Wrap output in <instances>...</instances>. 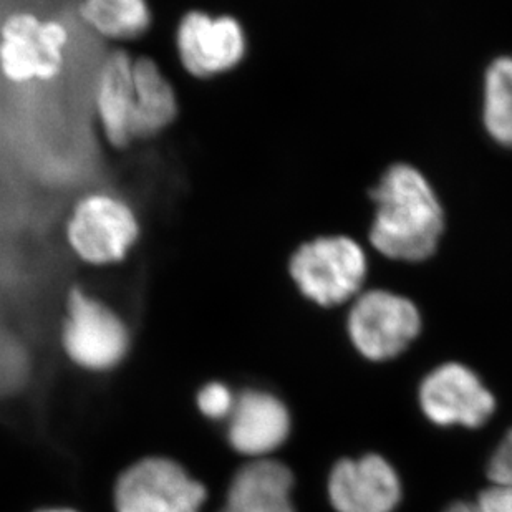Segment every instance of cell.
Segmentation results:
<instances>
[{"mask_svg": "<svg viewBox=\"0 0 512 512\" xmlns=\"http://www.w3.org/2000/svg\"><path fill=\"white\" fill-rule=\"evenodd\" d=\"M115 501L118 512H199L206 489L179 464L151 458L121 476Z\"/></svg>", "mask_w": 512, "mask_h": 512, "instance_id": "cell-7", "label": "cell"}, {"mask_svg": "<svg viewBox=\"0 0 512 512\" xmlns=\"http://www.w3.org/2000/svg\"><path fill=\"white\" fill-rule=\"evenodd\" d=\"M488 474L493 484L512 488V428L489 459Z\"/></svg>", "mask_w": 512, "mask_h": 512, "instance_id": "cell-19", "label": "cell"}, {"mask_svg": "<svg viewBox=\"0 0 512 512\" xmlns=\"http://www.w3.org/2000/svg\"><path fill=\"white\" fill-rule=\"evenodd\" d=\"M329 498L337 512H393L401 501L400 478L380 455L342 459L330 473Z\"/></svg>", "mask_w": 512, "mask_h": 512, "instance_id": "cell-10", "label": "cell"}, {"mask_svg": "<svg viewBox=\"0 0 512 512\" xmlns=\"http://www.w3.org/2000/svg\"><path fill=\"white\" fill-rule=\"evenodd\" d=\"M135 58L125 50H115L100 67L95 93L98 123L108 145L116 150L133 143V107H135Z\"/></svg>", "mask_w": 512, "mask_h": 512, "instance_id": "cell-12", "label": "cell"}, {"mask_svg": "<svg viewBox=\"0 0 512 512\" xmlns=\"http://www.w3.org/2000/svg\"><path fill=\"white\" fill-rule=\"evenodd\" d=\"M176 52L189 75L219 77L234 70L246 57V32L241 22L231 15L193 10L179 20Z\"/></svg>", "mask_w": 512, "mask_h": 512, "instance_id": "cell-8", "label": "cell"}, {"mask_svg": "<svg viewBox=\"0 0 512 512\" xmlns=\"http://www.w3.org/2000/svg\"><path fill=\"white\" fill-rule=\"evenodd\" d=\"M229 418V441L241 455L261 458L281 448L289 438V410L271 393L242 392Z\"/></svg>", "mask_w": 512, "mask_h": 512, "instance_id": "cell-11", "label": "cell"}, {"mask_svg": "<svg viewBox=\"0 0 512 512\" xmlns=\"http://www.w3.org/2000/svg\"><path fill=\"white\" fill-rule=\"evenodd\" d=\"M294 478L284 464L259 459L236 474L221 512H295Z\"/></svg>", "mask_w": 512, "mask_h": 512, "instance_id": "cell-13", "label": "cell"}, {"mask_svg": "<svg viewBox=\"0 0 512 512\" xmlns=\"http://www.w3.org/2000/svg\"><path fill=\"white\" fill-rule=\"evenodd\" d=\"M234 403L236 398L232 397L231 390L223 383H209L198 395L199 410L213 420L231 416Z\"/></svg>", "mask_w": 512, "mask_h": 512, "instance_id": "cell-18", "label": "cell"}, {"mask_svg": "<svg viewBox=\"0 0 512 512\" xmlns=\"http://www.w3.org/2000/svg\"><path fill=\"white\" fill-rule=\"evenodd\" d=\"M80 19L105 39H138L150 29L153 14L141 0H87L78 7Z\"/></svg>", "mask_w": 512, "mask_h": 512, "instance_id": "cell-15", "label": "cell"}, {"mask_svg": "<svg viewBox=\"0 0 512 512\" xmlns=\"http://www.w3.org/2000/svg\"><path fill=\"white\" fill-rule=\"evenodd\" d=\"M348 337L372 362L398 357L420 335L421 314L410 299L390 290L358 295L348 312Z\"/></svg>", "mask_w": 512, "mask_h": 512, "instance_id": "cell-5", "label": "cell"}, {"mask_svg": "<svg viewBox=\"0 0 512 512\" xmlns=\"http://www.w3.org/2000/svg\"><path fill=\"white\" fill-rule=\"evenodd\" d=\"M375 218L370 241L393 261L421 262L435 254L445 229V211L425 174L398 163L372 189Z\"/></svg>", "mask_w": 512, "mask_h": 512, "instance_id": "cell-1", "label": "cell"}, {"mask_svg": "<svg viewBox=\"0 0 512 512\" xmlns=\"http://www.w3.org/2000/svg\"><path fill=\"white\" fill-rule=\"evenodd\" d=\"M42 512H75V511H70V509H47V511H42Z\"/></svg>", "mask_w": 512, "mask_h": 512, "instance_id": "cell-20", "label": "cell"}, {"mask_svg": "<svg viewBox=\"0 0 512 512\" xmlns=\"http://www.w3.org/2000/svg\"><path fill=\"white\" fill-rule=\"evenodd\" d=\"M483 123L498 145L512 148V55L496 58L486 70Z\"/></svg>", "mask_w": 512, "mask_h": 512, "instance_id": "cell-16", "label": "cell"}, {"mask_svg": "<svg viewBox=\"0 0 512 512\" xmlns=\"http://www.w3.org/2000/svg\"><path fill=\"white\" fill-rule=\"evenodd\" d=\"M133 78V140H150L168 130L178 118V97L170 80L153 58H135Z\"/></svg>", "mask_w": 512, "mask_h": 512, "instance_id": "cell-14", "label": "cell"}, {"mask_svg": "<svg viewBox=\"0 0 512 512\" xmlns=\"http://www.w3.org/2000/svg\"><path fill=\"white\" fill-rule=\"evenodd\" d=\"M445 512H512V488L493 484L479 493L474 503H455Z\"/></svg>", "mask_w": 512, "mask_h": 512, "instance_id": "cell-17", "label": "cell"}, {"mask_svg": "<svg viewBox=\"0 0 512 512\" xmlns=\"http://www.w3.org/2000/svg\"><path fill=\"white\" fill-rule=\"evenodd\" d=\"M420 405L428 420L438 426L479 428L496 408L493 393L463 363L435 368L420 385Z\"/></svg>", "mask_w": 512, "mask_h": 512, "instance_id": "cell-9", "label": "cell"}, {"mask_svg": "<svg viewBox=\"0 0 512 512\" xmlns=\"http://www.w3.org/2000/svg\"><path fill=\"white\" fill-rule=\"evenodd\" d=\"M68 32L57 20L10 15L0 29V70L10 82H49L62 72Z\"/></svg>", "mask_w": 512, "mask_h": 512, "instance_id": "cell-6", "label": "cell"}, {"mask_svg": "<svg viewBox=\"0 0 512 512\" xmlns=\"http://www.w3.org/2000/svg\"><path fill=\"white\" fill-rule=\"evenodd\" d=\"M289 272L300 294L320 307L352 299L367 279V254L352 237H315L295 249Z\"/></svg>", "mask_w": 512, "mask_h": 512, "instance_id": "cell-2", "label": "cell"}, {"mask_svg": "<svg viewBox=\"0 0 512 512\" xmlns=\"http://www.w3.org/2000/svg\"><path fill=\"white\" fill-rule=\"evenodd\" d=\"M65 234L80 261L105 267L125 261L140 239L141 226L130 204L100 191L75 204Z\"/></svg>", "mask_w": 512, "mask_h": 512, "instance_id": "cell-3", "label": "cell"}, {"mask_svg": "<svg viewBox=\"0 0 512 512\" xmlns=\"http://www.w3.org/2000/svg\"><path fill=\"white\" fill-rule=\"evenodd\" d=\"M62 345L67 357L83 370L108 372L130 352V330L110 305L82 287H73L67 295Z\"/></svg>", "mask_w": 512, "mask_h": 512, "instance_id": "cell-4", "label": "cell"}]
</instances>
